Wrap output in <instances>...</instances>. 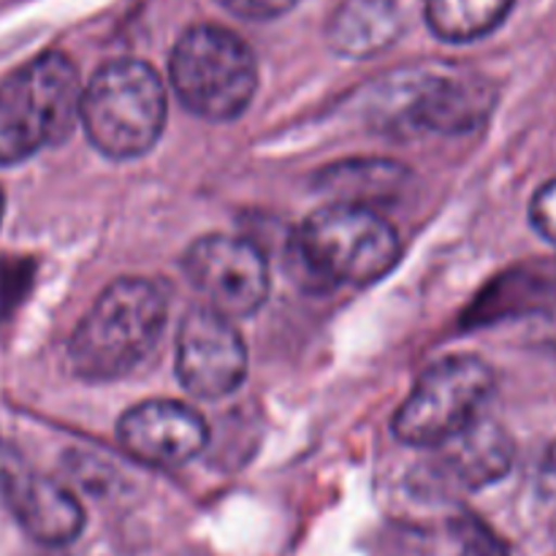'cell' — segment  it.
I'll list each match as a JSON object with an SVG mask.
<instances>
[{"label":"cell","mask_w":556,"mask_h":556,"mask_svg":"<svg viewBox=\"0 0 556 556\" xmlns=\"http://www.w3.org/2000/svg\"><path fill=\"white\" fill-rule=\"evenodd\" d=\"M402 258V239L369 206L337 204L313 212L288 242V269L307 291L372 286Z\"/></svg>","instance_id":"6da1fadb"},{"label":"cell","mask_w":556,"mask_h":556,"mask_svg":"<svg viewBox=\"0 0 556 556\" xmlns=\"http://www.w3.org/2000/svg\"><path fill=\"white\" fill-rule=\"evenodd\" d=\"M166 320L168 302L161 286L123 277L98 296L71 334V367L87 380L123 378L150 356Z\"/></svg>","instance_id":"7a4b0ae2"},{"label":"cell","mask_w":556,"mask_h":556,"mask_svg":"<svg viewBox=\"0 0 556 556\" xmlns=\"http://www.w3.org/2000/svg\"><path fill=\"white\" fill-rule=\"evenodd\" d=\"M168 96L155 68L141 60H114L85 85L81 128L112 161L147 155L166 128Z\"/></svg>","instance_id":"3957f363"},{"label":"cell","mask_w":556,"mask_h":556,"mask_svg":"<svg viewBox=\"0 0 556 556\" xmlns=\"http://www.w3.org/2000/svg\"><path fill=\"white\" fill-rule=\"evenodd\" d=\"M168 81L179 103L195 117L228 123L253 101L258 90V63L237 33L217 25H195L174 43Z\"/></svg>","instance_id":"277c9868"},{"label":"cell","mask_w":556,"mask_h":556,"mask_svg":"<svg viewBox=\"0 0 556 556\" xmlns=\"http://www.w3.org/2000/svg\"><path fill=\"white\" fill-rule=\"evenodd\" d=\"M494 375L478 356L456 353L429 364L396 410L394 438L413 448H440L481 421Z\"/></svg>","instance_id":"5b68a950"},{"label":"cell","mask_w":556,"mask_h":556,"mask_svg":"<svg viewBox=\"0 0 556 556\" xmlns=\"http://www.w3.org/2000/svg\"><path fill=\"white\" fill-rule=\"evenodd\" d=\"M182 269L206 307L231 320L255 315L269 296V264L250 239L201 237L185 253Z\"/></svg>","instance_id":"8992f818"},{"label":"cell","mask_w":556,"mask_h":556,"mask_svg":"<svg viewBox=\"0 0 556 556\" xmlns=\"http://www.w3.org/2000/svg\"><path fill=\"white\" fill-rule=\"evenodd\" d=\"M0 92L36 150L60 144L81 125L85 85L63 52H43L30 60L0 87Z\"/></svg>","instance_id":"52a82bcc"},{"label":"cell","mask_w":556,"mask_h":556,"mask_svg":"<svg viewBox=\"0 0 556 556\" xmlns=\"http://www.w3.org/2000/svg\"><path fill=\"white\" fill-rule=\"evenodd\" d=\"M248 375V348L231 318L210 307L190 309L177 331V378L199 400L233 394Z\"/></svg>","instance_id":"ba28073f"},{"label":"cell","mask_w":556,"mask_h":556,"mask_svg":"<svg viewBox=\"0 0 556 556\" xmlns=\"http://www.w3.org/2000/svg\"><path fill=\"white\" fill-rule=\"evenodd\" d=\"M117 440L125 454L141 465L172 470L193 462L206 448L210 427L185 402L150 400L119 418Z\"/></svg>","instance_id":"9c48e42d"},{"label":"cell","mask_w":556,"mask_h":556,"mask_svg":"<svg viewBox=\"0 0 556 556\" xmlns=\"http://www.w3.org/2000/svg\"><path fill=\"white\" fill-rule=\"evenodd\" d=\"M405 85L402 117L424 130H438V134L472 130L489 117L494 106V90L481 79L424 74L413 76Z\"/></svg>","instance_id":"30bf717a"},{"label":"cell","mask_w":556,"mask_h":556,"mask_svg":"<svg viewBox=\"0 0 556 556\" xmlns=\"http://www.w3.org/2000/svg\"><path fill=\"white\" fill-rule=\"evenodd\" d=\"M5 500L22 530L43 546H65L76 541L85 527L79 500L52 478L36 472L11 476L5 483Z\"/></svg>","instance_id":"8fae6325"},{"label":"cell","mask_w":556,"mask_h":556,"mask_svg":"<svg viewBox=\"0 0 556 556\" xmlns=\"http://www.w3.org/2000/svg\"><path fill=\"white\" fill-rule=\"evenodd\" d=\"M438 462L432 476L443 483H454L462 489H481L505 478L514 465V443L492 421L472 424L459 438L440 445Z\"/></svg>","instance_id":"7c38bea8"},{"label":"cell","mask_w":556,"mask_h":556,"mask_svg":"<svg viewBox=\"0 0 556 556\" xmlns=\"http://www.w3.org/2000/svg\"><path fill=\"white\" fill-rule=\"evenodd\" d=\"M394 0H345L326 27V41L342 58H372L400 38Z\"/></svg>","instance_id":"4fadbf2b"},{"label":"cell","mask_w":556,"mask_h":556,"mask_svg":"<svg viewBox=\"0 0 556 556\" xmlns=\"http://www.w3.org/2000/svg\"><path fill=\"white\" fill-rule=\"evenodd\" d=\"M315 182L337 204H356L372 210V204H386L400 195L407 182V168L394 161L362 157V161H345L324 168Z\"/></svg>","instance_id":"5bb4252c"},{"label":"cell","mask_w":556,"mask_h":556,"mask_svg":"<svg viewBox=\"0 0 556 556\" xmlns=\"http://www.w3.org/2000/svg\"><path fill=\"white\" fill-rule=\"evenodd\" d=\"M516 0H429L427 25L440 41L470 43L497 30Z\"/></svg>","instance_id":"9a60e30c"},{"label":"cell","mask_w":556,"mask_h":556,"mask_svg":"<svg viewBox=\"0 0 556 556\" xmlns=\"http://www.w3.org/2000/svg\"><path fill=\"white\" fill-rule=\"evenodd\" d=\"M33 152H36V144H33L30 136L25 134V128H22L20 119L14 117L11 106L5 103L3 92H0V166L25 161Z\"/></svg>","instance_id":"2e32d148"},{"label":"cell","mask_w":556,"mask_h":556,"mask_svg":"<svg viewBox=\"0 0 556 556\" xmlns=\"http://www.w3.org/2000/svg\"><path fill=\"white\" fill-rule=\"evenodd\" d=\"M530 220L546 242L556 244V179L543 185L530 204Z\"/></svg>","instance_id":"e0dca14e"},{"label":"cell","mask_w":556,"mask_h":556,"mask_svg":"<svg viewBox=\"0 0 556 556\" xmlns=\"http://www.w3.org/2000/svg\"><path fill=\"white\" fill-rule=\"evenodd\" d=\"M242 20H275L296 5V0H217Z\"/></svg>","instance_id":"ac0fdd59"},{"label":"cell","mask_w":556,"mask_h":556,"mask_svg":"<svg viewBox=\"0 0 556 556\" xmlns=\"http://www.w3.org/2000/svg\"><path fill=\"white\" fill-rule=\"evenodd\" d=\"M462 556H508V554H505L503 543H500L492 532L481 530V527H472L465 538Z\"/></svg>","instance_id":"d6986e66"},{"label":"cell","mask_w":556,"mask_h":556,"mask_svg":"<svg viewBox=\"0 0 556 556\" xmlns=\"http://www.w3.org/2000/svg\"><path fill=\"white\" fill-rule=\"evenodd\" d=\"M543 483H546V486L556 489V448L552 451V456H548L546 470H543Z\"/></svg>","instance_id":"ffe728a7"},{"label":"cell","mask_w":556,"mask_h":556,"mask_svg":"<svg viewBox=\"0 0 556 556\" xmlns=\"http://www.w3.org/2000/svg\"><path fill=\"white\" fill-rule=\"evenodd\" d=\"M0 217H3V193H0Z\"/></svg>","instance_id":"44dd1931"}]
</instances>
